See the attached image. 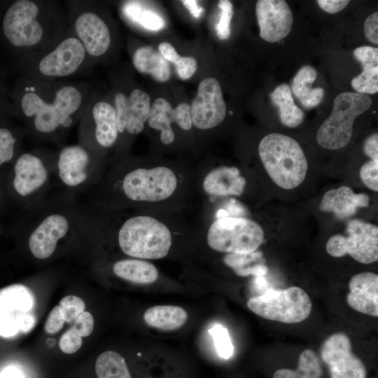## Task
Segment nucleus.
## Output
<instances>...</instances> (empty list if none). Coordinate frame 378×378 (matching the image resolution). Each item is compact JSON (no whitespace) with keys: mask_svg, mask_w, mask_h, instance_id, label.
I'll return each instance as SVG.
<instances>
[{"mask_svg":"<svg viewBox=\"0 0 378 378\" xmlns=\"http://www.w3.org/2000/svg\"><path fill=\"white\" fill-rule=\"evenodd\" d=\"M18 109L36 132L49 134L81 119L93 94L85 80L39 82L24 78Z\"/></svg>","mask_w":378,"mask_h":378,"instance_id":"f257e3e1","label":"nucleus"},{"mask_svg":"<svg viewBox=\"0 0 378 378\" xmlns=\"http://www.w3.org/2000/svg\"><path fill=\"white\" fill-rule=\"evenodd\" d=\"M69 27L64 3L55 0H17L6 10L2 31L22 55L41 48Z\"/></svg>","mask_w":378,"mask_h":378,"instance_id":"f03ea898","label":"nucleus"},{"mask_svg":"<svg viewBox=\"0 0 378 378\" xmlns=\"http://www.w3.org/2000/svg\"><path fill=\"white\" fill-rule=\"evenodd\" d=\"M23 78L39 82L72 80L94 64L70 26L46 46L22 55Z\"/></svg>","mask_w":378,"mask_h":378,"instance_id":"7ed1b4c3","label":"nucleus"},{"mask_svg":"<svg viewBox=\"0 0 378 378\" xmlns=\"http://www.w3.org/2000/svg\"><path fill=\"white\" fill-rule=\"evenodd\" d=\"M258 153L267 173L279 187L291 190L304 181L307 160L299 143L292 137L269 134L261 139Z\"/></svg>","mask_w":378,"mask_h":378,"instance_id":"20e7f679","label":"nucleus"},{"mask_svg":"<svg viewBox=\"0 0 378 378\" xmlns=\"http://www.w3.org/2000/svg\"><path fill=\"white\" fill-rule=\"evenodd\" d=\"M169 228L160 220L148 216L127 219L118 232V244L127 255L141 259H160L165 257L172 245Z\"/></svg>","mask_w":378,"mask_h":378,"instance_id":"39448f33","label":"nucleus"},{"mask_svg":"<svg viewBox=\"0 0 378 378\" xmlns=\"http://www.w3.org/2000/svg\"><path fill=\"white\" fill-rule=\"evenodd\" d=\"M371 104L372 99L368 94L344 92L337 95L330 115L318 130V144L328 150H338L346 146L352 136L354 120Z\"/></svg>","mask_w":378,"mask_h":378,"instance_id":"423d86ee","label":"nucleus"},{"mask_svg":"<svg viewBox=\"0 0 378 378\" xmlns=\"http://www.w3.org/2000/svg\"><path fill=\"white\" fill-rule=\"evenodd\" d=\"M70 28L94 63L105 55L112 42L109 26L94 1H66Z\"/></svg>","mask_w":378,"mask_h":378,"instance_id":"0eeeda50","label":"nucleus"},{"mask_svg":"<svg viewBox=\"0 0 378 378\" xmlns=\"http://www.w3.org/2000/svg\"><path fill=\"white\" fill-rule=\"evenodd\" d=\"M246 305L263 318L284 323L302 322L312 309L309 296L298 286L267 290L261 295L249 298Z\"/></svg>","mask_w":378,"mask_h":378,"instance_id":"6e6552de","label":"nucleus"},{"mask_svg":"<svg viewBox=\"0 0 378 378\" xmlns=\"http://www.w3.org/2000/svg\"><path fill=\"white\" fill-rule=\"evenodd\" d=\"M206 240L212 249L227 253L256 251L264 240V231L256 222L242 217H222L209 228Z\"/></svg>","mask_w":378,"mask_h":378,"instance_id":"1a4fd4ad","label":"nucleus"},{"mask_svg":"<svg viewBox=\"0 0 378 378\" xmlns=\"http://www.w3.org/2000/svg\"><path fill=\"white\" fill-rule=\"evenodd\" d=\"M347 235L336 234L330 237L326 245L328 253L335 258L349 254L363 264H370L378 260V227L377 225L353 219L346 227Z\"/></svg>","mask_w":378,"mask_h":378,"instance_id":"9d476101","label":"nucleus"},{"mask_svg":"<svg viewBox=\"0 0 378 378\" xmlns=\"http://www.w3.org/2000/svg\"><path fill=\"white\" fill-rule=\"evenodd\" d=\"M177 183L175 174L167 167L138 168L125 175L122 189L132 200L158 202L172 195Z\"/></svg>","mask_w":378,"mask_h":378,"instance_id":"9b49d317","label":"nucleus"},{"mask_svg":"<svg viewBox=\"0 0 378 378\" xmlns=\"http://www.w3.org/2000/svg\"><path fill=\"white\" fill-rule=\"evenodd\" d=\"M32 296L23 286H13L0 292V335L10 336L18 331L30 330L35 318L29 312Z\"/></svg>","mask_w":378,"mask_h":378,"instance_id":"f8f14e48","label":"nucleus"},{"mask_svg":"<svg viewBox=\"0 0 378 378\" xmlns=\"http://www.w3.org/2000/svg\"><path fill=\"white\" fill-rule=\"evenodd\" d=\"M321 357L328 366L330 378H365L366 369L351 349L349 337L336 332L327 337L321 347Z\"/></svg>","mask_w":378,"mask_h":378,"instance_id":"ddd939ff","label":"nucleus"},{"mask_svg":"<svg viewBox=\"0 0 378 378\" xmlns=\"http://www.w3.org/2000/svg\"><path fill=\"white\" fill-rule=\"evenodd\" d=\"M192 124L201 130L213 128L223 122L226 106L218 81L211 77L199 84L190 105Z\"/></svg>","mask_w":378,"mask_h":378,"instance_id":"4468645a","label":"nucleus"},{"mask_svg":"<svg viewBox=\"0 0 378 378\" xmlns=\"http://www.w3.org/2000/svg\"><path fill=\"white\" fill-rule=\"evenodd\" d=\"M255 13L260 37L270 43L277 42L290 33L293 18L286 1L259 0Z\"/></svg>","mask_w":378,"mask_h":378,"instance_id":"2eb2a0df","label":"nucleus"},{"mask_svg":"<svg viewBox=\"0 0 378 378\" xmlns=\"http://www.w3.org/2000/svg\"><path fill=\"white\" fill-rule=\"evenodd\" d=\"M148 122L150 127L161 132V141L164 144H170L174 140L172 122H176L185 130L191 129L190 105L181 103L173 108L164 99L157 98L150 106Z\"/></svg>","mask_w":378,"mask_h":378,"instance_id":"dca6fc26","label":"nucleus"},{"mask_svg":"<svg viewBox=\"0 0 378 378\" xmlns=\"http://www.w3.org/2000/svg\"><path fill=\"white\" fill-rule=\"evenodd\" d=\"M69 228L67 219L60 214H52L34 230L29 239V247L38 259L49 258L55 251L57 241L64 237Z\"/></svg>","mask_w":378,"mask_h":378,"instance_id":"f3484780","label":"nucleus"},{"mask_svg":"<svg viewBox=\"0 0 378 378\" xmlns=\"http://www.w3.org/2000/svg\"><path fill=\"white\" fill-rule=\"evenodd\" d=\"M83 117L93 122L94 138L99 146L109 148L115 143L118 131L112 104L98 99L94 92Z\"/></svg>","mask_w":378,"mask_h":378,"instance_id":"a211bd4d","label":"nucleus"},{"mask_svg":"<svg viewBox=\"0 0 378 378\" xmlns=\"http://www.w3.org/2000/svg\"><path fill=\"white\" fill-rule=\"evenodd\" d=\"M346 302L353 309L378 316V275L363 272L354 275L349 282Z\"/></svg>","mask_w":378,"mask_h":378,"instance_id":"6ab92c4d","label":"nucleus"},{"mask_svg":"<svg viewBox=\"0 0 378 378\" xmlns=\"http://www.w3.org/2000/svg\"><path fill=\"white\" fill-rule=\"evenodd\" d=\"M13 186L21 196H27L41 187L47 180L48 172L37 155L25 153L15 162Z\"/></svg>","mask_w":378,"mask_h":378,"instance_id":"aec40b11","label":"nucleus"},{"mask_svg":"<svg viewBox=\"0 0 378 378\" xmlns=\"http://www.w3.org/2000/svg\"><path fill=\"white\" fill-rule=\"evenodd\" d=\"M370 197L365 193H356L349 186H340L327 191L319 204V209L332 212L340 220L354 216L358 208L369 205Z\"/></svg>","mask_w":378,"mask_h":378,"instance_id":"412c9836","label":"nucleus"},{"mask_svg":"<svg viewBox=\"0 0 378 378\" xmlns=\"http://www.w3.org/2000/svg\"><path fill=\"white\" fill-rule=\"evenodd\" d=\"M90 162L88 151L80 145L64 147L59 152L57 168L62 181L74 187L83 183L87 177L86 169Z\"/></svg>","mask_w":378,"mask_h":378,"instance_id":"4be33fe9","label":"nucleus"},{"mask_svg":"<svg viewBox=\"0 0 378 378\" xmlns=\"http://www.w3.org/2000/svg\"><path fill=\"white\" fill-rule=\"evenodd\" d=\"M246 179L235 167H219L211 171L204 178V191L211 195L239 196L246 186Z\"/></svg>","mask_w":378,"mask_h":378,"instance_id":"5701e85b","label":"nucleus"},{"mask_svg":"<svg viewBox=\"0 0 378 378\" xmlns=\"http://www.w3.org/2000/svg\"><path fill=\"white\" fill-rule=\"evenodd\" d=\"M150 102L149 95L138 88L126 94L125 131L131 134L142 132L149 116Z\"/></svg>","mask_w":378,"mask_h":378,"instance_id":"b1692460","label":"nucleus"},{"mask_svg":"<svg viewBox=\"0 0 378 378\" xmlns=\"http://www.w3.org/2000/svg\"><path fill=\"white\" fill-rule=\"evenodd\" d=\"M132 62L139 72L149 74L158 81L165 82L170 78L168 61L152 47L137 48L133 53Z\"/></svg>","mask_w":378,"mask_h":378,"instance_id":"393cba45","label":"nucleus"},{"mask_svg":"<svg viewBox=\"0 0 378 378\" xmlns=\"http://www.w3.org/2000/svg\"><path fill=\"white\" fill-rule=\"evenodd\" d=\"M188 314L178 306L157 305L149 307L144 314L145 323L162 330H174L186 322Z\"/></svg>","mask_w":378,"mask_h":378,"instance_id":"a878e982","label":"nucleus"},{"mask_svg":"<svg viewBox=\"0 0 378 378\" xmlns=\"http://www.w3.org/2000/svg\"><path fill=\"white\" fill-rule=\"evenodd\" d=\"M113 270L118 277L136 284H152L158 277V271L154 265L139 259L118 261L114 264Z\"/></svg>","mask_w":378,"mask_h":378,"instance_id":"bb28decb","label":"nucleus"},{"mask_svg":"<svg viewBox=\"0 0 378 378\" xmlns=\"http://www.w3.org/2000/svg\"><path fill=\"white\" fill-rule=\"evenodd\" d=\"M270 99L277 107L280 121L284 126L293 128L302 122L304 113L295 104L289 85H278L270 94Z\"/></svg>","mask_w":378,"mask_h":378,"instance_id":"cd10ccee","label":"nucleus"},{"mask_svg":"<svg viewBox=\"0 0 378 378\" xmlns=\"http://www.w3.org/2000/svg\"><path fill=\"white\" fill-rule=\"evenodd\" d=\"M223 260L241 276L254 275L262 277L268 271L265 265L262 253L257 251L245 253H228L224 257Z\"/></svg>","mask_w":378,"mask_h":378,"instance_id":"c85d7f7f","label":"nucleus"},{"mask_svg":"<svg viewBox=\"0 0 378 378\" xmlns=\"http://www.w3.org/2000/svg\"><path fill=\"white\" fill-rule=\"evenodd\" d=\"M96 378H132L125 359L118 352L106 351L96 359Z\"/></svg>","mask_w":378,"mask_h":378,"instance_id":"c756f323","label":"nucleus"},{"mask_svg":"<svg viewBox=\"0 0 378 378\" xmlns=\"http://www.w3.org/2000/svg\"><path fill=\"white\" fill-rule=\"evenodd\" d=\"M322 373L318 355L312 349H305L300 355L296 370L279 369L274 372L273 378H321Z\"/></svg>","mask_w":378,"mask_h":378,"instance_id":"7c9ffc66","label":"nucleus"},{"mask_svg":"<svg viewBox=\"0 0 378 378\" xmlns=\"http://www.w3.org/2000/svg\"><path fill=\"white\" fill-rule=\"evenodd\" d=\"M123 16L129 21L151 31H159L164 26V21L155 11L146 8L141 1H128L121 8Z\"/></svg>","mask_w":378,"mask_h":378,"instance_id":"2f4dec72","label":"nucleus"},{"mask_svg":"<svg viewBox=\"0 0 378 378\" xmlns=\"http://www.w3.org/2000/svg\"><path fill=\"white\" fill-rule=\"evenodd\" d=\"M363 71L351 80V86L356 92L375 94L378 91V60L360 62Z\"/></svg>","mask_w":378,"mask_h":378,"instance_id":"473e14b6","label":"nucleus"},{"mask_svg":"<svg viewBox=\"0 0 378 378\" xmlns=\"http://www.w3.org/2000/svg\"><path fill=\"white\" fill-rule=\"evenodd\" d=\"M316 78V71L312 66H304L298 71L291 83V93L303 102L312 92V85Z\"/></svg>","mask_w":378,"mask_h":378,"instance_id":"72a5a7b5","label":"nucleus"},{"mask_svg":"<svg viewBox=\"0 0 378 378\" xmlns=\"http://www.w3.org/2000/svg\"><path fill=\"white\" fill-rule=\"evenodd\" d=\"M211 335L218 355L224 359H229L234 353L229 332L224 326L216 324L209 330Z\"/></svg>","mask_w":378,"mask_h":378,"instance_id":"f704fd0d","label":"nucleus"},{"mask_svg":"<svg viewBox=\"0 0 378 378\" xmlns=\"http://www.w3.org/2000/svg\"><path fill=\"white\" fill-rule=\"evenodd\" d=\"M59 307L65 322L74 323L76 319L85 312V304L82 299L76 295H67L59 303Z\"/></svg>","mask_w":378,"mask_h":378,"instance_id":"c9c22d12","label":"nucleus"},{"mask_svg":"<svg viewBox=\"0 0 378 378\" xmlns=\"http://www.w3.org/2000/svg\"><path fill=\"white\" fill-rule=\"evenodd\" d=\"M220 10L219 20L215 26L216 34L220 39L224 40L230 35V21L233 15L232 4L230 1L221 0L218 4Z\"/></svg>","mask_w":378,"mask_h":378,"instance_id":"e433bc0d","label":"nucleus"},{"mask_svg":"<svg viewBox=\"0 0 378 378\" xmlns=\"http://www.w3.org/2000/svg\"><path fill=\"white\" fill-rule=\"evenodd\" d=\"M82 344V337L72 326L64 332L59 341L61 351L66 354L78 351Z\"/></svg>","mask_w":378,"mask_h":378,"instance_id":"4c0bfd02","label":"nucleus"},{"mask_svg":"<svg viewBox=\"0 0 378 378\" xmlns=\"http://www.w3.org/2000/svg\"><path fill=\"white\" fill-rule=\"evenodd\" d=\"M15 139L6 128H0V165L9 162L13 157Z\"/></svg>","mask_w":378,"mask_h":378,"instance_id":"58836bf2","label":"nucleus"},{"mask_svg":"<svg viewBox=\"0 0 378 378\" xmlns=\"http://www.w3.org/2000/svg\"><path fill=\"white\" fill-rule=\"evenodd\" d=\"M360 177L364 185L374 192L378 191V162L369 160L360 169Z\"/></svg>","mask_w":378,"mask_h":378,"instance_id":"ea45409f","label":"nucleus"},{"mask_svg":"<svg viewBox=\"0 0 378 378\" xmlns=\"http://www.w3.org/2000/svg\"><path fill=\"white\" fill-rule=\"evenodd\" d=\"M65 320L58 305L55 306L49 313L44 325V329L49 334H55L59 331Z\"/></svg>","mask_w":378,"mask_h":378,"instance_id":"a19ab883","label":"nucleus"},{"mask_svg":"<svg viewBox=\"0 0 378 378\" xmlns=\"http://www.w3.org/2000/svg\"><path fill=\"white\" fill-rule=\"evenodd\" d=\"M174 64L178 76L183 80H187L195 74L197 63L192 57H181Z\"/></svg>","mask_w":378,"mask_h":378,"instance_id":"79ce46f5","label":"nucleus"},{"mask_svg":"<svg viewBox=\"0 0 378 378\" xmlns=\"http://www.w3.org/2000/svg\"><path fill=\"white\" fill-rule=\"evenodd\" d=\"M72 327L82 337H88L93 331L94 318L89 312H83L74 322Z\"/></svg>","mask_w":378,"mask_h":378,"instance_id":"37998d69","label":"nucleus"},{"mask_svg":"<svg viewBox=\"0 0 378 378\" xmlns=\"http://www.w3.org/2000/svg\"><path fill=\"white\" fill-rule=\"evenodd\" d=\"M364 34L366 38L372 43L378 44V13L370 14L364 22Z\"/></svg>","mask_w":378,"mask_h":378,"instance_id":"c03bdc74","label":"nucleus"},{"mask_svg":"<svg viewBox=\"0 0 378 378\" xmlns=\"http://www.w3.org/2000/svg\"><path fill=\"white\" fill-rule=\"evenodd\" d=\"M349 3L346 0H318L319 7L328 13L334 14L343 10Z\"/></svg>","mask_w":378,"mask_h":378,"instance_id":"a18cd8bd","label":"nucleus"},{"mask_svg":"<svg viewBox=\"0 0 378 378\" xmlns=\"http://www.w3.org/2000/svg\"><path fill=\"white\" fill-rule=\"evenodd\" d=\"M363 151L370 160L378 162V134L374 133L364 141Z\"/></svg>","mask_w":378,"mask_h":378,"instance_id":"49530a36","label":"nucleus"},{"mask_svg":"<svg viewBox=\"0 0 378 378\" xmlns=\"http://www.w3.org/2000/svg\"><path fill=\"white\" fill-rule=\"evenodd\" d=\"M324 90L322 88H313L309 95L301 102L305 108H312L320 104L324 96Z\"/></svg>","mask_w":378,"mask_h":378,"instance_id":"de8ad7c7","label":"nucleus"},{"mask_svg":"<svg viewBox=\"0 0 378 378\" xmlns=\"http://www.w3.org/2000/svg\"><path fill=\"white\" fill-rule=\"evenodd\" d=\"M159 52L162 57L167 61L174 62V64L181 58L175 48L167 42H162L159 44Z\"/></svg>","mask_w":378,"mask_h":378,"instance_id":"09e8293b","label":"nucleus"},{"mask_svg":"<svg viewBox=\"0 0 378 378\" xmlns=\"http://www.w3.org/2000/svg\"><path fill=\"white\" fill-rule=\"evenodd\" d=\"M181 2L194 18H199L201 16L203 8L198 6L197 1L183 0Z\"/></svg>","mask_w":378,"mask_h":378,"instance_id":"8fccbe9b","label":"nucleus"},{"mask_svg":"<svg viewBox=\"0 0 378 378\" xmlns=\"http://www.w3.org/2000/svg\"><path fill=\"white\" fill-rule=\"evenodd\" d=\"M1 378H20V376L15 370H6L1 374Z\"/></svg>","mask_w":378,"mask_h":378,"instance_id":"3c124183","label":"nucleus"}]
</instances>
